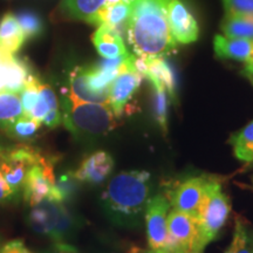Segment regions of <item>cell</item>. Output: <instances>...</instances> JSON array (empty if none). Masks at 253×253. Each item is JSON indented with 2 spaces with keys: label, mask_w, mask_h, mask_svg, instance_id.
I'll use <instances>...</instances> for the list:
<instances>
[{
  "label": "cell",
  "mask_w": 253,
  "mask_h": 253,
  "mask_svg": "<svg viewBox=\"0 0 253 253\" xmlns=\"http://www.w3.org/2000/svg\"><path fill=\"white\" fill-rule=\"evenodd\" d=\"M168 0H134L126 21V37L135 55L143 59L172 54L177 41L170 31Z\"/></svg>",
  "instance_id": "obj_1"
},
{
  "label": "cell",
  "mask_w": 253,
  "mask_h": 253,
  "mask_svg": "<svg viewBox=\"0 0 253 253\" xmlns=\"http://www.w3.org/2000/svg\"><path fill=\"white\" fill-rule=\"evenodd\" d=\"M151 175L145 170L119 172L110 179L100 198L103 212L114 225L135 229L141 224L150 199Z\"/></svg>",
  "instance_id": "obj_2"
},
{
  "label": "cell",
  "mask_w": 253,
  "mask_h": 253,
  "mask_svg": "<svg viewBox=\"0 0 253 253\" xmlns=\"http://www.w3.org/2000/svg\"><path fill=\"white\" fill-rule=\"evenodd\" d=\"M62 123L80 142H94L103 137L118 126L109 104L81 102L62 94L60 101Z\"/></svg>",
  "instance_id": "obj_3"
},
{
  "label": "cell",
  "mask_w": 253,
  "mask_h": 253,
  "mask_svg": "<svg viewBox=\"0 0 253 253\" xmlns=\"http://www.w3.org/2000/svg\"><path fill=\"white\" fill-rule=\"evenodd\" d=\"M31 208L28 225L53 242H66L81 227L80 219L66 208L65 203L45 199Z\"/></svg>",
  "instance_id": "obj_4"
},
{
  "label": "cell",
  "mask_w": 253,
  "mask_h": 253,
  "mask_svg": "<svg viewBox=\"0 0 253 253\" xmlns=\"http://www.w3.org/2000/svg\"><path fill=\"white\" fill-rule=\"evenodd\" d=\"M230 212L231 202L229 196L223 191L221 184L217 179L211 178L205 185L196 212L205 246L217 239Z\"/></svg>",
  "instance_id": "obj_5"
},
{
  "label": "cell",
  "mask_w": 253,
  "mask_h": 253,
  "mask_svg": "<svg viewBox=\"0 0 253 253\" xmlns=\"http://www.w3.org/2000/svg\"><path fill=\"white\" fill-rule=\"evenodd\" d=\"M203 239L196 213L172 210L168 214V250L203 253Z\"/></svg>",
  "instance_id": "obj_6"
},
{
  "label": "cell",
  "mask_w": 253,
  "mask_h": 253,
  "mask_svg": "<svg viewBox=\"0 0 253 253\" xmlns=\"http://www.w3.org/2000/svg\"><path fill=\"white\" fill-rule=\"evenodd\" d=\"M42 155L26 145L2 149L0 148V171L15 194L23 190L28 170L40 161Z\"/></svg>",
  "instance_id": "obj_7"
},
{
  "label": "cell",
  "mask_w": 253,
  "mask_h": 253,
  "mask_svg": "<svg viewBox=\"0 0 253 253\" xmlns=\"http://www.w3.org/2000/svg\"><path fill=\"white\" fill-rule=\"evenodd\" d=\"M170 203L163 195L150 197L144 211L148 246L150 250H162L168 246V214Z\"/></svg>",
  "instance_id": "obj_8"
},
{
  "label": "cell",
  "mask_w": 253,
  "mask_h": 253,
  "mask_svg": "<svg viewBox=\"0 0 253 253\" xmlns=\"http://www.w3.org/2000/svg\"><path fill=\"white\" fill-rule=\"evenodd\" d=\"M210 176H190L173 182L166 191V197L173 210L189 213L197 212V208Z\"/></svg>",
  "instance_id": "obj_9"
},
{
  "label": "cell",
  "mask_w": 253,
  "mask_h": 253,
  "mask_svg": "<svg viewBox=\"0 0 253 253\" xmlns=\"http://www.w3.org/2000/svg\"><path fill=\"white\" fill-rule=\"evenodd\" d=\"M52 161L42 156L28 170L23 186L24 199L31 207L48 199L54 188L55 176Z\"/></svg>",
  "instance_id": "obj_10"
},
{
  "label": "cell",
  "mask_w": 253,
  "mask_h": 253,
  "mask_svg": "<svg viewBox=\"0 0 253 253\" xmlns=\"http://www.w3.org/2000/svg\"><path fill=\"white\" fill-rule=\"evenodd\" d=\"M167 15L170 31L177 42L186 45L198 39V24L183 0H168Z\"/></svg>",
  "instance_id": "obj_11"
},
{
  "label": "cell",
  "mask_w": 253,
  "mask_h": 253,
  "mask_svg": "<svg viewBox=\"0 0 253 253\" xmlns=\"http://www.w3.org/2000/svg\"><path fill=\"white\" fill-rule=\"evenodd\" d=\"M32 77L27 62L0 48V93L19 94Z\"/></svg>",
  "instance_id": "obj_12"
},
{
  "label": "cell",
  "mask_w": 253,
  "mask_h": 253,
  "mask_svg": "<svg viewBox=\"0 0 253 253\" xmlns=\"http://www.w3.org/2000/svg\"><path fill=\"white\" fill-rule=\"evenodd\" d=\"M142 78L143 77L138 74L132 66L122 71L114 79L109 87L108 104L116 118H120L125 112L128 102L141 86Z\"/></svg>",
  "instance_id": "obj_13"
},
{
  "label": "cell",
  "mask_w": 253,
  "mask_h": 253,
  "mask_svg": "<svg viewBox=\"0 0 253 253\" xmlns=\"http://www.w3.org/2000/svg\"><path fill=\"white\" fill-rule=\"evenodd\" d=\"M114 166L115 162L112 155L104 150H97L84 158L74 175L80 183L99 185L110 176Z\"/></svg>",
  "instance_id": "obj_14"
},
{
  "label": "cell",
  "mask_w": 253,
  "mask_h": 253,
  "mask_svg": "<svg viewBox=\"0 0 253 253\" xmlns=\"http://www.w3.org/2000/svg\"><path fill=\"white\" fill-rule=\"evenodd\" d=\"M106 2L107 0H62L60 12L69 20L84 21L99 26Z\"/></svg>",
  "instance_id": "obj_15"
},
{
  "label": "cell",
  "mask_w": 253,
  "mask_h": 253,
  "mask_svg": "<svg viewBox=\"0 0 253 253\" xmlns=\"http://www.w3.org/2000/svg\"><path fill=\"white\" fill-rule=\"evenodd\" d=\"M91 40L97 53L104 59H114L128 53L123 42L122 34L109 25H99Z\"/></svg>",
  "instance_id": "obj_16"
},
{
  "label": "cell",
  "mask_w": 253,
  "mask_h": 253,
  "mask_svg": "<svg viewBox=\"0 0 253 253\" xmlns=\"http://www.w3.org/2000/svg\"><path fill=\"white\" fill-rule=\"evenodd\" d=\"M66 94H68L72 99L81 102L108 104L109 101V91L95 93L89 89L86 79V69L80 66L69 73L68 89Z\"/></svg>",
  "instance_id": "obj_17"
},
{
  "label": "cell",
  "mask_w": 253,
  "mask_h": 253,
  "mask_svg": "<svg viewBox=\"0 0 253 253\" xmlns=\"http://www.w3.org/2000/svg\"><path fill=\"white\" fill-rule=\"evenodd\" d=\"M213 48L218 58L246 62L253 55V40L218 34L213 39Z\"/></svg>",
  "instance_id": "obj_18"
},
{
  "label": "cell",
  "mask_w": 253,
  "mask_h": 253,
  "mask_svg": "<svg viewBox=\"0 0 253 253\" xmlns=\"http://www.w3.org/2000/svg\"><path fill=\"white\" fill-rule=\"evenodd\" d=\"M26 38L17 17L13 13L5 14L0 21V48L15 54L23 47Z\"/></svg>",
  "instance_id": "obj_19"
},
{
  "label": "cell",
  "mask_w": 253,
  "mask_h": 253,
  "mask_svg": "<svg viewBox=\"0 0 253 253\" xmlns=\"http://www.w3.org/2000/svg\"><path fill=\"white\" fill-rule=\"evenodd\" d=\"M147 60L148 71L145 78L153 77L161 82L172 100L177 97V78L175 69L170 65L164 56L145 59Z\"/></svg>",
  "instance_id": "obj_20"
},
{
  "label": "cell",
  "mask_w": 253,
  "mask_h": 253,
  "mask_svg": "<svg viewBox=\"0 0 253 253\" xmlns=\"http://www.w3.org/2000/svg\"><path fill=\"white\" fill-rule=\"evenodd\" d=\"M220 28L225 37L253 40V14L226 13Z\"/></svg>",
  "instance_id": "obj_21"
},
{
  "label": "cell",
  "mask_w": 253,
  "mask_h": 253,
  "mask_svg": "<svg viewBox=\"0 0 253 253\" xmlns=\"http://www.w3.org/2000/svg\"><path fill=\"white\" fill-rule=\"evenodd\" d=\"M150 81L153 94V115L154 120L164 135L168 134V91L160 81L153 77H148Z\"/></svg>",
  "instance_id": "obj_22"
},
{
  "label": "cell",
  "mask_w": 253,
  "mask_h": 253,
  "mask_svg": "<svg viewBox=\"0 0 253 253\" xmlns=\"http://www.w3.org/2000/svg\"><path fill=\"white\" fill-rule=\"evenodd\" d=\"M230 144L236 158L244 163H253V120L231 136Z\"/></svg>",
  "instance_id": "obj_23"
},
{
  "label": "cell",
  "mask_w": 253,
  "mask_h": 253,
  "mask_svg": "<svg viewBox=\"0 0 253 253\" xmlns=\"http://www.w3.org/2000/svg\"><path fill=\"white\" fill-rule=\"evenodd\" d=\"M21 116H24V109L20 95L11 91L0 93V128L5 130Z\"/></svg>",
  "instance_id": "obj_24"
},
{
  "label": "cell",
  "mask_w": 253,
  "mask_h": 253,
  "mask_svg": "<svg viewBox=\"0 0 253 253\" xmlns=\"http://www.w3.org/2000/svg\"><path fill=\"white\" fill-rule=\"evenodd\" d=\"M225 253H253V227L242 218H237L232 242Z\"/></svg>",
  "instance_id": "obj_25"
},
{
  "label": "cell",
  "mask_w": 253,
  "mask_h": 253,
  "mask_svg": "<svg viewBox=\"0 0 253 253\" xmlns=\"http://www.w3.org/2000/svg\"><path fill=\"white\" fill-rule=\"evenodd\" d=\"M79 183L80 182L78 181L74 172L68 171L63 173L58 179L55 178L54 188H53L52 195L48 199L60 202V203L72 201L79 191Z\"/></svg>",
  "instance_id": "obj_26"
},
{
  "label": "cell",
  "mask_w": 253,
  "mask_h": 253,
  "mask_svg": "<svg viewBox=\"0 0 253 253\" xmlns=\"http://www.w3.org/2000/svg\"><path fill=\"white\" fill-rule=\"evenodd\" d=\"M129 14H130V5L126 4V2H119V4L107 6L101 13L100 25H109L122 34L125 25L126 27Z\"/></svg>",
  "instance_id": "obj_27"
},
{
  "label": "cell",
  "mask_w": 253,
  "mask_h": 253,
  "mask_svg": "<svg viewBox=\"0 0 253 253\" xmlns=\"http://www.w3.org/2000/svg\"><path fill=\"white\" fill-rule=\"evenodd\" d=\"M42 123L38 122L36 120L28 118V116H21L17 121H14L11 126L5 129L9 136L20 141H28L33 138L40 130Z\"/></svg>",
  "instance_id": "obj_28"
},
{
  "label": "cell",
  "mask_w": 253,
  "mask_h": 253,
  "mask_svg": "<svg viewBox=\"0 0 253 253\" xmlns=\"http://www.w3.org/2000/svg\"><path fill=\"white\" fill-rule=\"evenodd\" d=\"M15 17H17L18 23L23 28L26 40L40 36V33L43 30V25L37 13L32 11H21Z\"/></svg>",
  "instance_id": "obj_29"
},
{
  "label": "cell",
  "mask_w": 253,
  "mask_h": 253,
  "mask_svg": "<svg viewBox=\"0 0 253 253\" xmlns=\"http://www.w3.org/2000/svg\"><path fill=\"white\" fill-rule=\"evenodd\" d=\"M226 13L253 14V0H221Z\"/></svg>",
  "instance_id": "obj_30"
},
{
  "label": "cell",
  "mask_w": 253,
  "mask_h": 253,
  "mask_svg": "<svg viewBox=\"0 0 253 253\" xmlns=\"http://www.w3.org/2000/svg\"><path fill=\"white\" fill-rule=\"evenodd\" d=\"M17 197L18 195L7 184L1 171H0V203H8V202L14 201Z\"/></svg>",
  "instance_id": "obj_31"
},
{
  "label": "cell",
  "mask_w": 253,
  "mask_h": 253,
  "mask_svg": "<svg viewBox=\"0 0 253 253\" xmlns=\"http://www.w3.org/2000/svg\"><path fill=\"white\" fill-rule=\"evenodd\" d=\"M0 253H33L26 248L23 240L15 239L6 243L4 246L0 249Z\"/></svg>",
  "instance_id": "obj_32"
},
{
  "label": "cell",
  "mask_w": 253,
  "mask_h": 253,
  "mask_svg": "<svg viewBox=\"0 0 253 253\" xmlns=\"http://www.w3.org/2000/svg\"><path fill=\"white\" fill-rule=\"evenodd\" d=\"M45 253H80L79 250L66 242H54L52 248Z\"/></svg>",
  "instance_id": "obj_33"
},
{
  "label": "cell",
  "mask_w": 253,
  "mask_h": 253,
  "mask_svg": "<svg viewBox=\"0 0 253 253\" xmlns=\"http://www.w3.org/2000/svg\"><path fill=\"white\" fill-rule=\"evenodd\" d=\"M243 74H244L245 77L253 75V55L245 62V67H244V72H243Z\"/></svg>",
  "instance_id": "obj_34"
},
{
  "label": "cell",
  "mask_w": 253,
  "mask_h": 253,
  "mask_svg": "<svg viewBox=\"0 0 253 253\" xmlns=\"http://www.w3.org/2000/svg\"><path fill=\"white\" fill-rule=\"evenodd\" d=\"M143 253H185V252L173 251V250H168V249H162V250H150V249H148L147 251H144Z\"/></svg>",
  "instance_id": "obj_35"
},
{
  "label": "cell",
  "mask_w": 253,
  "mask_h": 253,
  "mask_svg": "<svg viewBox=\"0 0 253 253\" xmlns=\"http://www.w3.org/2000/svg\"><path fill=\"white\" fill-rule=\"evenodd\" d=\"M246 78H248V79H249V80H250V81H251V84H253V75H250V77H246Z\"/></svg>",
  "instance_id": "obj_36"
},
{
  "label": "cell",
  "mask_w": 253,
  "mask_h": 253,
  "mask_svg": "<svg viewBox=\"0 0 253 253\" xmlns=\"http://www.w3.org/2000/svg\"><path fill=\"white\" fill-rule=\"evenodd\" d=\"M0 148H1V147H0Z\"/></svg>",
  "instance_id": "obj_37"
}]
</instances>
